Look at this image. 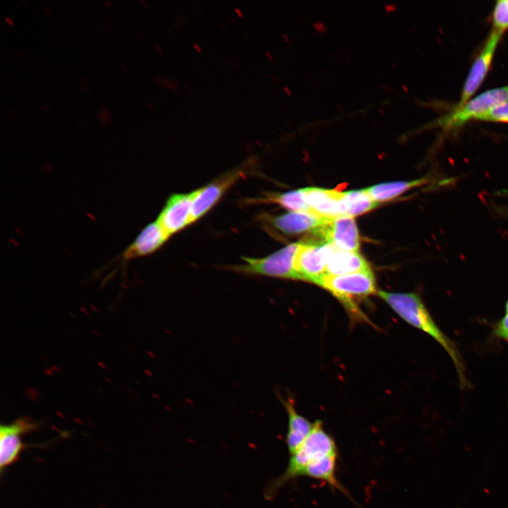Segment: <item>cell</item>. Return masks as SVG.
I'll use <instances>...</instances> for the list:
<instances>
[{
	"mask_svg": "<svg viewBox=\"0 0 508 508\" xmlns=\"http://www.w3.org/2000/svg\"><path fill=\"white\" fill-rule=\"evenodd\" d=\"M377 294L404 320L430 335L442 346L456 368L461 387H467L465 365L459 349L436 325L420 296L413 293L385 291H379Z\"/></svg>",
	"mask_w": 508,
	"mask_h": 508,
	"instance_id": "1",
	"label": "cell"
},
{
	"mask_svg": "<svg viewBox=\"0 0 508 508\" xmlns=\"http://www.w3.org/2000/svg\"><path fill=\"white\" fill-rule=\"evenodd\" d=\"M314 423L312 432L298 449L291 454L285 471L267 485L264 490L266 500H272L288 482L301 477L303 471L311 462L339 453L334 438L325 430L322 423L320 421Z\"/></svg>",
	"mask_w": 508,
	"mask_h": 508,
	"instance_id": "2",
	"label": "cell"
},
{
	"mask_svg": "<svg viewBox=\"0 0 508 508\" xmlns=\"http://www.w3.org/2000/svg\"><path fill=\"white\" fill-rule=\"evenodd\" d=\"M318 285L329 291L351 313L358 318L365 317L362 315L354 300L377 293L371 270L342 275H325Z\"/></svg>",
	"mask_w": 508,
	"mask_h": 508,
	"instance_id": "3",
	"label": "cell"
},
{
	"mask_svg": "<svg viewBox=\"0 0 508 508\" xmlns=\"http://www.w3.org/2000/svg\"><path fill=\"white\" fill-rule=\"evenodd\" d=\"M298 246L299 242L292 243L263 258L243 257V263L230 269L246 274L298 279L294 265Z\"/></svg>",
	"mask_w": 508,
	"mask_h": 508,
	"instance_id": "4",
	"label": "cell"
},
{
	"mask_svg": "<svg viewBox=\"0 0 508 508\" xmlns=\"http://www.w3.org/2000/svg\"><path fill=\"white\" fill-rule=\"evenodd\" d=\"M508 100V85L488 90L470 99L461 107L438 120L437 125L445 130L456 128L471 119L490 111Z\"/></svg>",
	"mask_w": 508,
	"mask_h": 508,
	"instance_id": "5",
	"label": "cell"
},
{
	"mask_svg": "<svg viewBox=\"0 0 508 508\" xmlns=\"http://www.w3.org/2000/svg\"><path fill=\"white\" fill-rule=\"evenodd\" d=\"M337 249L327 242H299L294 262L298 279L318 284L326 275L327 262Z\"/></svg>",
	"mask_w": 508,
	"mask_h": 508,
	"instance_id": "6",
	"label": "cell"
},
{
	"mask_svg": "<svg viewBox=\"0 0 508 508\" xmlns=\"http://www.w3.org/2000/svg\"><path fill=\"white\" fill-rule=\"evenodd\" d=\"M40 427L39 423L28 418H20L0 426V470L1 475L19 459L21 452L30 447L22 441V437ZM31 447H33L32 445Z\"/></svg>",
	"mask_w": 508,
	"mask_h": 508,
	"instance_id": "7",
	"label": "cell"
},
{
	"mask_svg": "<svg viewBox=\"0 0 508 508\" xmlns=\"http://www.w3.org/2000/svg\"><path fill=\"white\" fill-rule=\"evenodd\" d=\"M245 175L246 172L242 169H234L193 190L191 207L192 224L211 210L224 193Z\"/></svg>",
	"mask_w": 508,
	"mask_h": 508,
	"instance_id": "8",
	"label": "cell"
},
{
	"mask_svg": "<svg viewBox=\"0 0 508 508\" xmlns=\"http://www.w3.org/2000/svg\"><path fill=\"white\" fill-rule=\"evenodd\" d=\"M314 234L339 250L358 252L360 247L358 230L352 217L327 219Z\"/></svg>",
	"mask_w": 508,
	"mask_h": 508,
	"instance_id": "9",
	"label": "cell"
},
{
	"mask_svg": "<svg viewBox=\"0 0 508 508\" xmlns=\"http://www.w3.org/2000/svg\"><path fill=\"white\" fill-rule=\"evenodd\" d=\"M502 35L491 30L485 45L473 63L466 78L456 107L468 102L485 80L490 68L495 50Z\"/></svg>",
	"mask_w": 508,
	"mask_h": 508,
	"instance_id": "10",
	"label": "cell"
},
{
	"mask_svg": "<svg viewBox=\"0 0 508 508\" xmlns=\"http://www.w3.org/2000/svg\"><path fill=\"white\" fill-rule=\"evenodd\" d=\"M193 191L174 193L169 197L156 219L171 236L192 224Z\"/></svg>",
	"mask_w": 508,
	"mask_h": 508,
	"instance_id": "11",
	"label": "cell"
},
{
	"mask_svg": "<svg viewBox=\"0 0 508 508\" xmlns=\"http://www.w3.org/2000/svg\"><path fill=\"white\" fill-rule=\"evenodd\" d=\"M169 238L170 236L157 220L150 222L118 256L117 260L123 265L131 260L152 254Z\"/></svg>",
	"mask_w": 508,
	"mask_h": 508,
	"instance_id": "12",
	"label": "cell"
},
{
	"mask_svg": "<svg viewBox=\"0 0 508 508\" xmlns=\"http://www.w3.org/2000/svg\"><path fill=\"white\" fill-rule=\"evenodd\" d=\"M304 188V198L311 211L322 217L346 216L344 192L317 187Z\"/></svg>",
	"mask_w": 508,
	"mask_h": 508,
	"instance_id": "13",
	"label": "cell"
},
{
	"mask_svg": "<svg viewBox=\"0 0 508 508\" xmlns=\"http://www.w3.org/2000/svg\"><path fill=\"white\" fill-rule=\"evenodd\" d=\"M327 219L313 212H290L280 215L263 214L260 219L263 223L288 235L305 232L314 233Z\"/></svg>",
	"mask_w": 508,
	"mask_h": 508,
	"instance_id": "14",
	"label": "cell"
},
{
	"mask_svg": "<svg viewBox=\"0 0 508 508\" xmlns=\"http://www.w3.org/2000/svg\"><path fill=\"white\" fill-rule=\"evenodd\" d=\"M288 415L286 445L290 454L295 452L312 432L315 423L310 422L296 411L294 401L282 399Z\"/></svg>",
	"mask_w": 508,
	"mask_h": 508,
	"instance_id": "15",
	"label": "cell"
},
{
	"mask_svg": "<svg viewBox=\"0 0 508 508\" xmlns=\"http://www.w3.org/2000/svg\"><path fill=\"white\" fill-rule=\"evenodd\" d=\"M339 453L319 458L309 464L303 471L301 477L324 481L330 487L337 489L346 496L349 497V491L339 481L336 476Z\"/></svg>",
	"mask_w": 508,
	"mask_h": 508,
	"instance_id": "16",
	"label": "cell"
},
{
	"mask_svg": "<svg viewBox=\"0 0 508 508\" xmlns=\"http://www.w3.org/2000/svg\"><path fill=\"white\" fill-rule=\"evenodd\" d=\"M370 270L368 262L358 252L337 249L327 262L326 275H342Z\"/></svg>",
	"mask_w": 508,
	"mask_h": 508,
	"instance_id": "17",
	"label": "cell"
},
{
	"mask_svg": "<svg viewBox=\"0 0 508 508\" xmlns=\"http://www.w3.org/2000/svg\"><path fill=\"white\" fill-rule=\"evenodd\" d=\"M430 181L426 177L412 180L379 183L368 188L366 192L377 203L392 200L406 190L425 185Z\"/></svg>",
	"mask_w": 508,
	"mask_h": 508,
	"instance_id": "18",
	"label": "cell"
},
{
	"mask_svg": "<svg viewBox=\"0 0 508 508\" xmlns=\"http://www.w3.org/2000/svg\"><path fill=\"white\" fill-rule=\"evenodd\" d=\"M250 203H275L291 212H313L304 198V188L286 193H266L261 198L250 199Z\"/></svg>",
	"mask_w": 508,
	"mask_h": 508,
	"instance_id": "19",
	"label": "cell"
},
{
	"mask_svg": "<svg viewBox=\"0 0 508 508\" xmlns=\"http://www.w3.org/2000/svg\"><path fill=\"white\" fill-rule=\"evenodd\" d=\"M346 216H357L375 208L377 203L366 192L365 189L344 192Z\"/></svg>",
	"mask_w": 508,
	"mask_h": 508,
	"instance_id": "20",
	"label": "cell"
},
{
	"mask_svg": "<svg viewBox=\"0 0 508 508\" xmlns=\"http://www.w3.org/2000/svg\"><path fill=\"white\" fill-rule=\"evenodd\" d=\"M492 30L502 35L508 29V0L496 1L492 14Z\"/></svg>",
	"mask_w": 508,
	"mask_h": 508,
	"instance_id": "21",
	"label": "cell"
},
{
	"mask_svg": "<svg viewBox=\"0 0 508 508\" xmlns=\"http://www.w3.org/2000/svg\"><path fill=\"white\" fill-rule=\"evenodd\" d=\"M476 120L508 123V100L493 107L488 112L480 116Z\"/></svg>",
	"mask_w": 508,
	"mask_h": 508,
	"instance_id": "22",
	"label": "cell"
},
{
	"mask_svg": "<svg viewBox=\"0 0 508 508\" xmlns=\"http://www.w3.org/2000/svg\"><path fill=\"white\" fill-rule=\"evenodd\" d=\"M494 334L503 339H506L508 335V300L505 304V313L504 316L495 324L494 327Z\"/></svg>",
	"mask_w": 508,
	"mask_h": 508,
	"instance_id": "23",
	"label": "cell"
},
{
	"mask_svg": "<svg viewBox=\"0 0 508 508\" xmlns=\"http://www.w3.org/2000/svg\"><path fill=\"white\" fill-rule=\"evenodd\" d=\"M97 116L101 121L106 124L109 123V112L107 108L103 107L101 111L98 112Z\"/></svg>",
	"mask_w": 508,
	"mask_h": 508,
	"instance_id": "24",
	"label": "cell"
},
{
	"mask_svg": "<svg viewBox=\"0 0 508 508\" xmlns=\"http://www.w3.org/2000/svg\"><path fill=\"white\" fill-rule=\"evenodd\" d=\"M104 3L108 7H110V8H112V7H113V3H112L111 1L106 0V1H104Z\"/></svg>",
	"mask_w": 508,
	"mask_h": 508,
	"instance_id": "25",
	"label": "cell"
},
{
	"mask_svg": "<svg viewBox=\"0 0 508 508\" xmlns=\"http://www.w3.org/2000/svg\"><path fill=\"white\" fill-rule=\"evenodd\" d=\"M6 21L9 23L11 25H13L12 18H5Z\"/></svg>",
	"mask_w": 508,
	"mask_h": 508,
	"instance_id": "26",
	"label": "cell"
},
{
	"mask_svg": "<svg viewBox=\"0 0 508 508\" xmlns=\"http://www.w3.org/2000/svg\"><path fill=\"white\" fill-rule=\"evenodd\" d=\"M236 13L239 16V17H242V13L240 10L236 9Z\"/></svg>",
	"mask_w": 508,
	"mask_h": 508,
	"instance_id": "27",
	"label": "cell"
},
{
	"mask_svg": "<svg viewBox=\"0 0 508 508\" xmlns=\"http://www.w3.org/2000/svg\"><path fill=\"white\" fill-rule=\"evenodd\" d=\"M44 10L47 12V13H48L49 16L52 15L51 13H49V11H48L46 8H44Z\"/></svg>",
	"mask_w": 508,
	"mask_h": 508,
	"instance_id": "28",
	"label": "cell"
},
{
	"mask_svg": "<svg viewBox=\"0 0 508 508\" xmlns=\"http://www.w3.org/2000/svg\"><path fill=\"white\" fill-rule=\"evenodd\" d=\"M506 339H507V340L508 341V335H507V337Z\"/></svg>",
	"mask_w": 508,
	"mask_h": 508,
	"instance_id": "29",
	"label": "cell"
}]
</instances>
